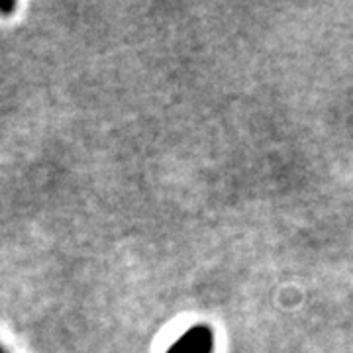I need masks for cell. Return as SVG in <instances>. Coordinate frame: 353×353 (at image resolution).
<instances>
[{
  "label": "cell",
  "instance_id": "obj_1",
  "mask_svg": "<svg viewBox=\"0 0 353 353\" xmlns=\"http://www.w3.org/2000/svg\"><path fill=\"white\" fill-rule=\"evenodd\" d=\"M167 353H214V332L206 324L187 330Z\"/></svg>",
  "mask_w": 353,
  "mask_h": 353
},
{
  "label": "cell",
  "instance_id": "obj_2",
  "mask_svg": "<svg viewBox=\"0 0 353 353\" xmlns=\"http://www.w3.org/2000/svg\"><path fill=\"white\" fill-rule=\"evenodd\" d=\"M0 353H6V352H4V350H2V347H0Z\"/></svg>",
  "mask_w": 353,
  "mask_h": 353
}]
</instances>
